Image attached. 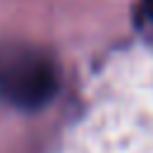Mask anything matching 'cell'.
Returning <instances> with one entry per match:
<instances>
[{
	"mask_svg": "<svg viewBox=\"0 0 153 153\" xmlns=\"http://www.w3.org/2000/svg\"><path fill=\"white\" fill-rule=\"evenodd\" d=\"M57 65L36 45L7 43L0 48V96L22 110L48 105L57 91Z\"/></svg>",
	"mask_w": 153,
	"mask_h": 153,
	"instance_id": "cell-1",
	"label": "cell"
},
{
	"mask_svg": "<svg viewBox=\"0 0 153 153\" xmlns=\"http://www.w3.org/2000/svg\"><path fill=\"white\" fill-rule=\"evenodd\" d=\"M143 10H146V14H148V19L153 22V0H143Z\"/></svg>",
	"mask_w": 153,
	"mask_h": 153,
	"instance_id": "cell-2",
	"label": "cell"
}]
</instances>
